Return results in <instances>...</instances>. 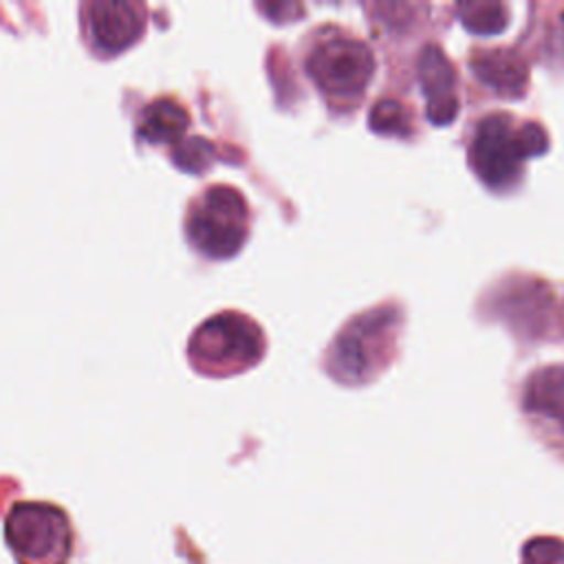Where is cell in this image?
I'll use <instances>...</instances> for the list:
<instances>
[{
  "instance_id": "8",
  "label": "cell",
  "mask_w": 564,
  "mask_h": 564,
  "mask_svg": "<svg viewBox=\"0 0 564 564\" xmlns=\"http://www.w3.org/2000/svg\"><path fill=\"white\" fill-rule=\"evenodd\" d=\"M419 82L423 86V95L427 101V119L434 126L452 123L458 115L456 73L441 46H423L419 55Z\"/></svg>"
},
{
  "instance_id": "10",
  "label": "cell",
  "mask_w": 564,
  "mask_h": 564,
  "mask_svg": "<svg viewBox=\"0 0 564 564\" xmlns=\"http://www.w3.org/2000/svg\"><path fill=\"white\" fill-rule=\"evenodd\" d=\"M189 126V112L172 97H156L139 110L137 137L143 143H176Z\"/></svg>"
},
{
  "instance_id": "14",
  "label": "cell",
  "mask_w": 564,
  "mask_h": 564,
  "mask_svg": "<svg viewBox=\"0 0 564 564\" xmlns=\"http://www.w3.org/2000/svg\"><path fill=\"white\" fill-rule=\"evenodd\" d=\"M522 564H564V542L557 538H533L522 549Z\"/></svg>"
},
{
  "instance_id": "5",
  "label": "cell",
  "mask_w": 564,
  "mask_h": 564,
  "mask_svg": "<svg viewBox=\"0 0 564 564\" xmlns=\"http://www.w3.org/2000/svg\"><path fill=\"white\" fill-rule=\"evenodd\" d=\"M308 77L339 104L357 101L375 73L372 51L357 37L330 35L319 40L306 57Z\"/></svg>"
},
{
  "instance_id": "6",
  "label": "cell",
  "mask_w": 564,
  "mask_h": 564,
  "mask_svg": "<svg viewBox=\"0 0 564 564\" xmlns=\"http://www.w3.org/2000/svg\"><path fill=\"white\" fill-rule=\"evenodd\" d=\"M397 317L386 311H370L352 319L330 346V372L341 381H364L368 379L386 359L383 352L390 350L388 339Z\"/></svg>"
},
{
  "instance_id": "12",
  "label": "cell",
  "mask_w": 564,
  "mask_h": 564,
  "mask_svg": "<svg viewBox=\"0 0 564 564\" xmlns=\"http://www.w3.org/2000/svg\"><path fill=\"white\" fill-rule=\"evenodd\" d=\"M460 22L480 35L500 33L509 24V9L500 2H465L458 7Z\"/></svg>"
},
{
  "instance_id": "11",
  "label": "cell",
  "mask_w": 564,
  "mask_h": 564,
  "mask_svg": "<svg viewBox=\"0 0 564 564\" xmlns=\"http://www.w3.org/2000/svg\"><path fill=\"white\" fill-rule=\"evenodd\" d=\"M522 403L527 412L557 423L564 432V366H549L533 372L524 386Z\"/></svg>"
},
{
  "instance_id": "13",
  "label": "cell",
  "mask_w": 564,
  "mask_h": 564,
  "mask_svg": "<svg viewBox=\"0 0 564 564\" xmlns=\"http://www.w3.org/2000/svg\"><path fill=\"white\" fill-rule=\"evenodd\" d=\"M370 128L381 134H397V137H408L412 130V119L410 112L405 110L403 104L394 99H381L372 106L370 110Z\"/></svg>"
},
{
  "instance_id": "7",
  "label": "cell",
  "mask_w": 564,
  "mask_h": 564,
  "mask_svg": "<svg viewBox=\"0 0 564 564\" xmlns=\"http://www.w3.org/2000/svg\"><path fill=\"white\" fill-rule=\"evenodd\" d=\"M148 9L134 0H95L82 4V24L97 53L115 55L132 46L145 29Z\"/></svg>"
},
{
  "instance_id": "4",
  "label": "cell",
  "mask_w": 564,
  "mask_h": 564,
  "mask_svg": "<svg viewBox=\"0 0 564 564\" xmlns=\"http://www.w3.org/2000/svg\"><path fill=\"white\" fill-rule=\"evenodd\" d=\"M192 364L207 375H231L253 366L264 352L260 326L242 313L223 311L205 319L189 339Z\"/></svg>"
},
{
  "instance_id": "9",
  "label": "cell",
  "mask_w": 564,
  "mask_h": 564,
  "mask_svg": "<svg viewBox=\"0 0 564 564\" xmlns=\"http://www.w3.org/2000/svg\"><path fill=\"white\" fill-rule=\"evenodd\" d=\"M474 75L505 97H518L524 93L529 79V66L513 48H485L476 51L469 59Z\"/></svg>"
},
{
  "instance_id": "1",
  "label": "cell",
  "mask_w": 564,
  "mask_h": 564,
  "mask_svg": "<svg viewBox=\"0 0 564 564\" xmlns=\"http://www.w3.org/2000/svg\"><path fill=\"white\" fill-rule=\"evenodd\" d=\"M549 150V134L535 121L518 123L509 112L482 117L469 143V165L491 189L511 187L529 156Z\"/></svg>"
},
{
  "instance_id": "2",
  "label": "cell",
  "mask_w": 564,
  "mask_h": 564,
  "mask_svg": "<svg viewBox=\"0 0 564 564\" xmlns=\"http://www.w3.org/2000/svg\"><path fill=\"white\" fill-rule=\"evenodd\" d=\"M185 236L205 258H231L249 236V205L245 196L231 185L205 187L187 205Z\"/></svg>"
},
{
  "instance_id": "3",
  "label": "cell",
  "mask_w": 564,
  "mask_h": 564,
  "mask_svg": "<svg viewBox=\"0 0 564 564\" xmlns=\"http://www.w3.org/2000/svg\"><path fill=\"white\" fill-rule=\"evenodd\" d=\"M4 540L20 564H66L73 551V527L62 507L22 500L4 518Z\"/></svg>"
}]
</instances>
